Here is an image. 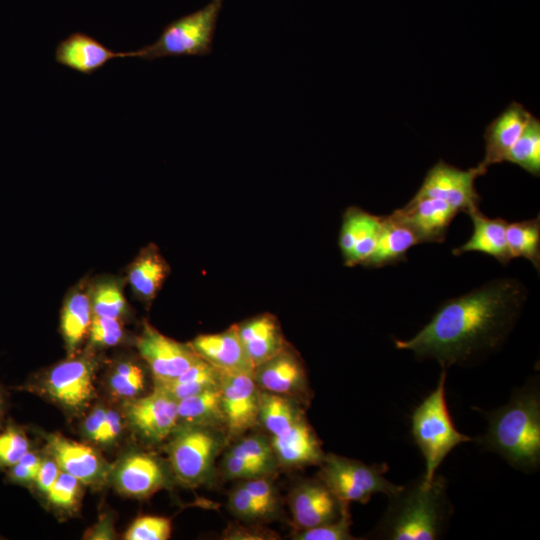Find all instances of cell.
<instances>
[{
  "instance_id": "obj_25",
  "label": "cell",
  "mask_w": 540,
  "mask_h": 540,
  "mask_svg": "<svg viewBox=\"0 0 540 540\" xmlns=\"http://www.w3.org/2000/svg\"><path fill=\"white\" fill-rule=\"evenodd\" d=\"M170 268L157 246L144 247L130 264L127 280L133 293L143 302L151 303L164 284Z\"/></svg>"
},
{
  "instance_id": "obj_28",
  "label": "cell",
  "mask_w": 540,
  "mask_h": 540,
  "mask_svg": "<svg viewBox=\"0 0 540 540\" xmlns=\"http://www.w3.org/2000/svg\"><path fill=\"white\" fill-rule=\"evenodd\" d=\"M177 415V425L214 426L225 429L220 387L179 400Z\"/></svg>"
},
{
  "instance_id": "obj_29",
  "label": "cell",
  "mask_w": 540,
  "mask_h": 540,
  "mask_svg": "<svg viewBox=\"0 0 540 540\" xmlns=\"http://www.w3.org/2000/svg\"><path fill=\"white\" fill-rule=\"evenodd\" d=\"M220 379V370L200 358L173 379L154 380V387L179 401L202 391L220 387Z\"/></svg>"
},
{
  "instance_id": "obj_26",
  "label": "cell",
  "mask_w": 540,
  "mask_h": 540,
  "mask_svg": "<svg viewBox=\"0 0 540 540\" xmlns=\"http://www.w3.org/2000/svg\"><path fill=\"white\" fill-rule=\"evenodd\" d=\"M420 244L415 233L392 214L383 216L379 238L374 252L364 264L369 268H381L407 260V252Z\"/></svg>"
},
{
  "instance_id": "obj_17",
  "label": "cell",
  "mask_w": 540,
  "mask_h": 540,
  "mask_svg": "<svg viewBox=\"0 0 540 540\" xmlns=\"http://www.w3.org/2000/svg\"><path fill=\"white\" fill-rule=\"evenodd\" d=\"M383 216L351 206L343 214L339 233V248L348 267L364 265L375 250Z\"/></svg>"
},
{
  "instance_id": "obj_39",
  "label": "cell",
  "mask_w": 540,
  "mask_h": 540,
  "mask_svg": "<svg viewBox=\"0 0 540 540\" xmlns=\"http://www.w3.org/2000/svg\"><path fill=\"white\" fill-rule=\"evenodd\" d=\"M88 335L90 343L94 346H115L123 339V325L120 318L93 315Z\"/></svg>"
},
{
  "instance_id": "obj_3",
  "label": "cell",
  "mask_w": 540,
  "mask_h": 540,
  "mask_svg": "<svg viewBox=\"0 0 540 540\" xmlns=\"http://www.w3.org/2000/svg\"><path fill=\"white\" fill-rule=\"evenodd\" d=\"M388 498V506L371 534L374 539H440L453 514L447 479L439 474L429 483L420 476Z\"/></svg>"
},
{
  "instance_id": "obj_43",
  "label": "cell",
  "mask_w": 540,
  "mask_h": 540,
  "mask_svg": "<svg viewBox=\"0 0 540 540\" xmlns=\"http://www.w3.org/2000/svg\"><path fill=\"white\" fill-rule=\"evenodd\" d=\"M41 459L33 452L28 451L15 465L11 467L9 477L18 483H29L36 479Z\"/></svg>"
},
{
  "instance_id": "obj_38",
  "label": "cell",
  "mask_w": 540,
  "mask_h": 540,
  "mask_svg": "<svg viewBox=\"0 0 540 540\" xmlns=\"http://www.w3.org/2000/svg\"><path fill=\"white\" fill-rule=\"evenodd\" d=\"M221 471L225 478L235 480H248L262 476H272V472L266 466L244 459L228 450L225 451L221 461Z\"/></svg>"
},
{
  "instance_id": "obj_18",
  "label": "cell",
  "mask_w": 540,
  "mask_h": 540,
  "mask_svg": "<svg viewBox=\"0 0 540 540\" xmlns=\"http://www.w3.org/2000/svg\"><path fill=\"white\" fill-rule=\"evenodd\" d=\"M135 58L134 51L116 52L84 32L61 40L54 53L56 63L84 75H92L116 58Z\"/></svg>"
},
{
  "instance_id": "obj_15",
  "label": "cell",
  "mask_w": 540,
  "mask_h": 540,
  "mask_svg": "<svg viewBox=\"0 0 540 540\" xmlns=\"http://www.w3.org/2000/svg\"><path fill=\"white\" fill-rule=\"evenodd\" d=\"M94 365L86 357H71L55 365L45 379L46 392L65 407L80 409L94 394Z\"/></svg>"
},
{
  "instance_id": "obj_7",
  "label": "cell",
  "mask_w": 540,
  "mask_h": 540,
  "mask_svg": "<svg viewBox=\"0 0 540 540\" xmlns=\"http://www.w3.org/2000/svg\"><path fill=\"white\" fill-rule=\"evenodd\" d=\"M223 1L211 0L201 9L170 22L154 43L134 51L135 58L153 61L210 54Z\"/></svg>"
},
{
  "instance_id": "obj_23",
  "label": "cell",
  "mask_w": 540,
  "mask_h": 540,
  "mask_svg": "<svg viewBox=\"0 0 540 540\" xmlns=\"http://www.w3.org/2000/svg\"><path fill=\"white\" fill-rule=\"evenodd\" d=\"M48 448L60 469L85 484L104 479L106 464L89 446L72 441L62 435H51Z\"/></svg>"
},
{
  "instance_id": "obj_32",
  "label": "cell",
  "mask_w": 540,
  "mask_h": 540,
  "mask_svg": "<svg viewBox=\"0 0 540 540\" xmlns=\"http://www.w3.org/2000/svg\"><path fill=\"white\" fill-rule=\"evenodd\" d=\"M89 292L94 316L121 319L127 312L126 299L115 280H101L92 286Z\"/></svg>"
},
{
  "instance_id": "obj_21",
  "label": "cell",
  "mask_w": 540,
  "mask_h": 540,
  "mask_svg": "<svg viewBox=\"0 0 540 540\" xmlns=\"http://www.w3.org/2000/svg\"><path fill=\"white\" fill-rule=\"evenodd\" d=\"M117 488L132 497H146L165 487L168 476L158 459L146 453H133L119 464Z\"/></svg>"
},
{
  "instance_id": "obj_35",
  "label": "cell",
  "mask_w": 540,
  "mask_h": 540,
  "mask_svg": "<svg viewBox=\"0 0 540 540\" xmlns=\"http://www.w3.org/2000/svg\"><path fill=\"white\" fill-rule=\"evenodd\" d=\"M228 507L236 518L247 523H258L275 518L264 505L248 493L241 482L229 493Z\"/></svg>"
},
{
  "instance_id": "obj_20",
  "label": "cell",
  "mask_w": 540,
  "mask_h": 540,
  "mask_svg": "<svg viewBox=\"0 0 540 540\" xmlns=\"http://www.w3.org/2000/svg\"><path fill=\"white\" fill-rule=\"evenodd\" d=\"M189 344L200 358L219 370H254L241 343L237 324L219 333L198 335Z\"/></svg>"
},
{
  "instance_id": "obj_36",
  "label": "cell",
  "mask_w": 540,
  "mask_h": 540,
  "mask_svg": "<svg viewBox=\"0 0 540 540\" xmlns=\"http://www.w3.org/2000/svg\"><path fill=\"white\" fill-rule=\"evenodd\" d=\"M352 524L351 515L349 512V505H346L341 515L330 522L322 525L303 529L295 530L292 534L294 540H355L350 532Z\"/></svg>"
},
{
  "instance_id": "obj_8",
  "label": "cell",
  "mask_w": 540,
  "mask_h": 540,
  "mask_svg": "<svg viewBox=\"0 0 540 540\" xmlns=\"http://www.w3.org/2000/svg\"><path fill=\"white\" fill-rule=\"evenodd\" d=\"M319 466L318 478L344 503L366 504L375 493L390 496L402 487L384 477L388 471L386 463L368 465L359 460L328 453Z\"/></svg>"
},
{
  "instance_id": "obj_47",
  "label": "cell",
  "mask_w": 540,
  "mask_h": 540,
  "mask_svg": "<svg viewBox=\"0 0 540 540\" xmlns=\"http://www.w3.org/2000/svg\"><path fill=\"white\" fill-rule=\"evenodd\" d=\"M105 414L106 409L97 407L90 413L85 421V432L93 441L99 442L100 440Z\"/></svg>"
},
{
  "instance_id": "obj_37",
  "label": "cell",
  "mask_w": 540,
  "mask_h": 540,
  "mask_svg": "<svg viewBox=\"0 0 540 540\" xmlns=\"http://www.w3.org/2000/svg\"><path fill=\"white\" fill-rule=\"evenodd\" d=\"M172 532L170 519L161 516H141L127 529L126 540H167Z\"/></svg>"
},
{
  "instance_id": "obj_1",
  "label": "cell",
  "mask_w": 540,
  "mask_h": 540,
  "mask_svg": "<svg viewBox=\"0 0 540 540\" xmlns=\"http://www.w3.org/2000/svg\"><path fill=\"white\" fill-rule=\"evenodd\" d=\"M527 298L514 278L494 279L443 302L413 337L394 340L419 360L434 359L443 369L463 366L498 350L514 328Z\"/></svg>"
},
{
  "instance_id": "obj_4",
  "label": "cell",
  "mask_w": 540,
  "mask_h": 540,
  "mask_svg": "<svg viewBox=\"0 0 540 540\" xmlns=\"http://www.w3.org/2000/svg\"><path fill=\"white\" fill-rule=\"evenodd\" d=\"M259 424L267 433L279 466L320 465L322 444L297 399L268 394L261 402Z\"/></svg>"
},
{
  "instance_id": "obj_40",
  "label": "cell",
  "mask_w": 540,
  "mask_h": 540,
  "mask_svg": "<svg viewBox=\"0 0 540 540\" xmlns=\"http://www.w3.org/2000/svg\"><path fill=\"white\" fill-rule=\"evenodd\" d=\"M29 451L26 435L16 427L0 433V466L12 467Z\"/></svg>"
},
{
  "instance_id": "obj_34",
  "label": "cell",
  "mask_w": 540,
  "mask_h": 540,
  "mask_svg": "<svg viewBox=\"0 0 540 540\" xmlns=\"http://www.w3.org/2000/svg\"><path fill=\"white\" fill-rule=\"evenodd\" d=\"M145 385V375L142 368L134 362L119 363L111 374L109 386L113 395L131 399L138 396Z\"/></svg>"
},
{
  "instance_id": "obj_33",
  "label": "cell",
  "mask_w": 540,
  "mask_h": 540,
  "mask_svg": "<svg viewBox=\"0 0 540 540\" xmlns=\"http://www.w3.org/2000/svg\"><path fill=\"white\" fill-rule=\"evenodd\" d=\"M227 450L244 459L260 463L274 473L279 466L270 439L266 434L243 435L236 439Z\"/></svg>"
},
{
  "instance_id": "obj_22",
  "label": "cell",
  "mask_w": 540,
  "mask_h": 540,
  "mask_svg": "<svg viewBox=\"0 0 540 540\" xmlns=\"http://www.w3.org/2000/svg\"><path fill=\"white\" fill-rule=\"evenodd\" d=\"M243 348L253 368L287 347L278 319L270 313L256 315L237 324Z\"/></svg>"
},
{
  "instance_id": "obj_10",
  "label": "cell",
  "mask_w": 540,
  "mask_h": 540,
  "mask_svg": "<svg viewBox=\"0 0 540 540\" xmlns=\"http://www.w3.org/2000/svg\"><path fill=\"white\" fill-rule=\"evenodd\" d=\"M487 169L480 164L467 170L459 169L439 160L427 172L416 195L442 199L458 213H469L479 208L480 195L475 181Z\"/></svg>"
},
{
  "instance_id": "obj_24",
  "label": "cell",
  "mask_w": 540,
  "mask_h": 540,
  "mask_svg": "<svg viewBox=\"0 0 540 540\" xmlns=\"http://www.w3.org/2000/svg\"><path fill=\"white\" fill-rule=\"evenodd\" d=\"M473 223L470 238L461 246L453 249L452 254L459 256L467 252H480L495 258L503 265L511 260L506 242L507 221L501 218H489L479 208L468 213Z\"/></svg>"
},
{
  "instance_id": "obj_14",
  "label": "cell",
  "mask_w": 540,
  "mask_h": 540,
  "mask_svg": "<svg viewBox=\"0 0 540 540\" xmlns=\"http://www.w3.org/2000/svg\"><path fill=\"white\" fill-rule=\"evenodd\" d=\"M261 391L307 400L310 395L308 379L301 359L288 347L253 370Z\"/></svg>"
},
{
  "instance_id": "obj_2",
  "label": "cell",
  "mask_w": 540,
  "mask_h": 540,
  "mask_svg": "<svg viewBox=\"0 0 540 540\" xmlns=\"http://www.w3.org/2000/svg\"><path fill=\"white\" fill-rule=\"evenodd\" d=\"M482 412L488 427L474 441L482 449L501 456L511 467L525 473L536 472L540 466L538 380L515 389L505 405Z\"/></svg>"
},
{
  "instance_id": "obj_6",
  "label": "cell",
  "mask_w": 540,
  "mask_h": 540,
  "mask_svg": "<svg viewBox=\"0 0 540 540\" xmlns=\"http://www.w3.org/2000/svg\"><path fill=\"white\" fill-rule=\"evenodd\" d=\"M228 442L223 428L177 425L167 446L173 475L189 487L207 484L214 478L216 459Z\"/></svg>"
},
{
  "instance_id": "obj_30",
  "label": "cell",
  "mask_w": 540,
  "mask_h": 540,
  "mask_svg": "<svg viewBox=\"0 0 540 540\" xmlns=\"http://www.w3.org/2000/svg\"><path fill=\"white\" fill-rule=\"evenodd\" d=\"M506 242L511 258L522 257L540 269V219L507 223Z\"/></svg>"
},
{
  "instance_id": "obj_9",
  "label": "cell",
  "mask_w": 540,
  "mask_h": 540,
  "mask_svg": "<svg viewBox=\"0 0 540 540\" xmlns=\"http://www.w3.org/2000/svg\"><path fill=\"white\" fill-rule=\"evenodd\" d=\"M220 390L225 430L236 440L259 424L261 390L253 372L220 370Z\"/></svg>"
},
{
  "instance_id": "obj_44",
  "label": "cell",
  "mask_w": 540,
  "mask_h": 540,
  "mask_svg": "<svg viewBox=\"0 0 540 540\" xmlns=\"http://www.w3.org/2000/svg\"><path fill=\"white\" fill-rule=\"evenodd\" d=\"M279 535L264 528H251L241 525H230L223 533V539L228 540H273Z\"/></svg>"
},
{
  "instance_id": "obj_5",
  "label": "cell",
  "mask_w": 540,
  "mask_h": 540,
  "mask_svg": "<svg viewBox=\"0 0 540 540\" xmlns=\"http://www.w3.org/2000/svg\"><path fill=\"white\" fill-rule=\"evenodd\" d=\"M447 370L440 373L436 388L415 407L411 415V434L425 461L423 478L431 482L438 467L459 444L474 441L458 431L446 402Z\"/></svg>"
},
{
  "instance_id": "obj_27",
  "label": "cell",
  "mask_w": 540,
  "mask_h": 540,
  "mask_svg": "<svg viewBox=\"0 0 540 540\" xmlns=\"http://www.w3.org/2000/svg\"><path fill=\"white\" fill-rule=\"evenodd\" d=\"M92 317L89 290L75 288L67 295L60 315V330L70 356L88 334Z\"/></svg>"
},
{
  "instance_id": "obj_16",
  "label": "cell",
  "mask_w": 540,
  "mask_h": 540,
  "mask_svg": "<svg viewBox=\"0 0 540 540\" xmlns=\"http://www.w3.org/2000/svg\"><path fill=\"white\" fill-rule=\"evenodd\" d=\"M391 214L407 225L420 243H441L458 212L442 199L415 194Z\"/></svg>"
},
{
  "instance_id": "obj_41",
  "label": "cell",
  "mask_w": 540,
  "mask_h": 540,
  "mask_svg": "<svg viewBox=\"0 0 540 540\" xmlns=\"http://www.w3.org/2000/svg\"><path fill=\"white\" fill-rule=\"evenodd\" d=\"M248 493L264 505L275 517L281 512V499L272 476L240 481Z\"/></svg>"
},
{
  "instance_id": "obj_13",
  "label": "cell",
  "mask_w": 540,
  "mask_h": 540,
  "mask_svg": "<svg viewBox=\"0 0 540 540\" xmlns=\"http://www.w3.org/2000/svg\"><path fill=\"white\" fill-rule=\"evenodd\" d=\"M178 401L154 387L152 393L129 401L126 416L132 427L146 440L161 442L178 424Z\"/></svg>"
},
{
  "instance_id": "obj_42",
  "label": "cell",
  "mask_w": 540,
  "mask_h": 540,
  "mask_svg": "<svg viewBox=\"0 0 540 540\" xmlns=\"http://www.w3.org/2000/svg\"><path fill=\"white\" fill-rule=\"evenodd\" d=\"M80 481L61 470L57 479L47 492L49 501L59 507L69 508L76 503L79 496Z\"/></svg>"
},
{
  "instance_id": "obj_48",
  "label": "cell",
  "mask_w": 540,
  "mask_h": 540,
  "mask_svg": "<svg viewBox=\"0 0 540 540\" xmlns=\"http://www.w3.org/2000/svg\"><path fill=\"white\" fill-rule=\"evenodd\" d=\"M2 412H3V398H2V395H1V392H0V419H1V416H2Z\"/></svg>"
},
{
  "instance_id": "obj_19",
  "label": "cell",
  "mask_w": 540,
  "mask_h": 540,
  "mask_svg": "<svg viewBox=\"0 0 540 540\" xmlns=\"http://www.w3.org/2000/svg\"><path fill=\"white\" fill-rule=\"evenodd\" d=\"M520 103L512 102L487 127L484 133L485 154L479 163L488 169L505 161L506 156L532 118Z\"/></svg>"
},
{
  "instance_id": "obj_46",
  "label": "cell",
  "mask_w": 540,
  "mask_h": 540,
  "mask_svg": "<svg viewBox=\"0 0 540 540\" xmlns=\"http://www.w3.org/2000/svg\"><path fill=\"white\" fill-rule=\"evenodd\" d=\"M122 429L120 415L114 410H106L105 420L100 435V443H108L115 440Z\"/></svg>"
},
{
  "instance_id": "obj_31",
  "label": "cell",
  "mask_w": 540,
  "mask_h": 540,
  "mask_svg": "<svg viewBox=\"0 0 540 540\" xmlns=\"http://www.w3.org/2000/svg\"><path fill=\"white\" fill-rule=\"evenodd\" d=\"M505 161L520 166L534 176H539L540 121L534 115L508 152Z\"/></svg>"
},
{
  "instance_id": "obj_45",
  "label": "cell",
  "mask_w": 540,
  "mask_h": 540,
  "mask_svg": "<svg viewBox=\"0 0 540 540\" xmlns=\"http://www.w3.org/2000/svg\"><path fill=\"white\" fill-rule=\"evenodd\" d=\"M60 472L61 469L54 459L41 461L34 482L40 491L47 494Z\"/></svg>"
},
{
  "instance_id": "obj_11",
  "label": "cell",
  "mask_w": 540,
  "mask_h": 540,
  "mask_svg": "<svg viewBox=\"0 0 540 540\" xmlns=\"http://www.w3.org/2000/svg\"><path fill=\"white\" fill-rule=\"evenodd\" d=\"M137 348L154 380L173 379L200 359L190 344L167 337L147 322L137 339Z\"/></svg>"
},
{
  "instance_id": "obj_12",
  "label": "cell",
  "mask_w": 540,
  "mask_h": 540,
  "mask_svg": "<svg viewBox=\"0 0 540 540\" xmlns=\"http://www.w3.org/2000/svg\"><path fill=\"white\" fill-rule=\"evenodd\" d=\"M341 502L318 478L298 482L288 495V506L296 530L313 528L337 519L343 508Z\"/></svg>"
}]
</instances>
